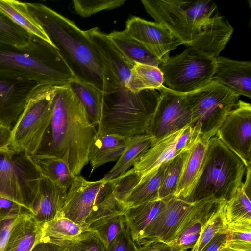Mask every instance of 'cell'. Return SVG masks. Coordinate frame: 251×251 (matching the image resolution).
<instances>
[{"mask_svg":"<svg viewBox=\"0 0 251 251\" xmlns=\"http://www.w3.org/2000/svg\"><path fill=\"white\" fill-rule=\"evenodd\" d=\"M147 12L182 44L216 58L228 43L233 28L218 15L212 0H142Z\"/></svg>","mask_w":251,"mask_h":251,"instance_id":"obj_1","label":"cell"},{"mask_svg":"<svg viewBox=\"0 0 251 251\" xmlns=\"http://www.w3.org/2000/svg\"><path fill=\"white\" fill-rule=\"evenodd\" d=\"M25 4L75 79L95 87L103 94L115 91L116 80L112 70L85 31L43 4Z\"/></svg>","mask_w":251,"mask_h":251,"instance_id":"obj_2","label":"cell"},{"mask_svg":"<svg viewBox=\"0 0 251 251\" xmlns=\"http://www.w3.org/2000/svg\"><path fill=\"white\" fill-rule=\"evenodd\" d=\"M68 83L54 86L52 115L37 155L63 157L74 176L89 163V151L97 133Z\"/></svg>","mask_w":251,"mask_h":251,"instance_id":"obj_3","label":"cell"},{"mask_svg":"<svg viewBox=\"0 0 251 251\" xmlns=\"http://www.w3.org/2000/svg\"><path fill=\"white\" fill-rule=\"evenodd\" d=\"M0 73L25 77L39 85H60L75 78L56 48L32 34L25 46L0 45Z\"/></svg>","mask_w":251,"mask_h":251,"instance_id":"obj_4","label":"cell"},{"mask_svg":"<svg viewBox=\"0 0 251 251\" xmlns=\"http://www.w3.org/2000/svg\"><path fill=\"white\" fill-rule=\"evenodd\" d=\"M246 167L243 162L216 136L209 139L202 173L190 202L213 197L226 201L243 183Z\"/></svg>","mask_w":251,"mask_h":251,"instance_id":"obj_5","label":"cell"},{"mask_svg":"<svg viewBox=\"0 0 251 251\" xmlns=\"http://www.w3.org/2000/svg\"><path fill=\"white\" fill-rule=\"evenodd\" d=\"M160 95L159 91L146 89L131 99L102 101L97 132L126 138L147 133Z\"/></svg>","mask_w":251,"mask_h":251,"instance_id":"obj_6","label":"cell"},{"mask_svg":"<svg viewBox=\"0 0 251 251\" xmlns=\"http://www.w3.org/2000/svg\"><path fill=\"white\" fill-rule=\"evenodd\" d=\"M54 93L51 85H38L30 93L11 129L9 147L14 151L37 154L50 123Z\"/></svg>","mask_w":251,"mask_h":251,"instance_id":"obj_7","label":"cell"},{"mask_svg":"<svg viewBox=\"0 0 251 251\" xmlns=\"http://www.w3.org/2000/svg\"><path fill=\"white\" fill-rule=\"evenodd\" d=\"M185 96L192 112V126L199 130L201 138L206 142L216 135L240 97L213 80Z\"/></svg>","mask_w":251,"mask_h":251,"instance_id":"obj_8","label":"cell"},{"mask_svg":"<svg viewBox=\"0 0 251 251\" xmlns=\"http://www.w3.org/2000/svg\"><path fill=\"white\" fill-rule=\"evenodd\" d=\"M41 174L25 151L10 147L0 153V197L11 200L30 212Z\"/></svg>","mask_w":251,"mask_h":251,"instance_id":"obj_9","label":"cell"},{"mask_svg":"<svg viewBox=\"0 0 251 251\" xmlns=\"http://www.w3.org/2000/svg\"><path fill=\"white\" fill-rule=\"evenodd\" d=\"M216 58L192 47L169 57L159 68L165 87L176 93L186 94L204 86L212 80Z\"/></svg>","mask_w":251,"mask_h":251,"instance_id":"obj_10","label":"cell"},{"mask_svg":"<svg viewBox=\"0 0 251 251\" xmlns=\"http://www.w3.org/2000/svg\"><path fill=\"white\" fill-rule=\"evenodd\" d=\"M112 181H89L78 175L68 189L62 216L79 224L86 221L114 198Z\"/></svg>","mask_w":251,"mask_h":251,"instance_id":"obj_11","label":"cell"},{"mask_svg":"<svg viewBox=\"0 0 251 251\" xmlns=\"http://www.w3.org/2000/svg\"><path fill=\"white\" fill-rule=\"evenodd\" d=\"M158 91L160 98L147 133L153 138V144L192 123L191 110L185 94L164 85Z\"/></svg>","mask_w":251,"mask_h":251,"instance_id":"obj_12","label":"cell"},{"mask_svg":"<svg viewBox=\"0 0 251 251\" xmlns=\"http://www.w3.org/2000/svg\"><path fill=\"white\" fill-rule=\"evenodd\" d=\"M244 163H251V105L239 100L215 135Z\"/></svg>","mask_w":251,"mask_h":251,"instance_id":"obj_13","label":"cell"},{"mask_svg":"<svg viewBox=\"0 0 251 251\" xmlns=\"http://www.w3.org/2000/svg\"><path fill=\"white\" fill-rule=\"evenodd\" d=\"M199 135V130L192 126L171 133L153 144L133 168L142 178L184 151Z\"/></svg>","mask_w":251,"mask_h":251,"instance_id":"obj_14","label":"cell"},{"mask_svg":"<svg viewBox=\"0 0 251 251\" xmlns=\"http://www.w3.org/2000/svg\"><path fill=\"white\" fill-rule=\"evenodd\" d=\"M194 202L172 196L167 200L166 206L145 230L137 247L153 241L169 243L190 215Z\"/></svg>","mask_w":251,"mask_h":251,"instance_id":"obj_15","label":"cell"},{"mask_svg":"<svg viewBox=\"0 0 251 251\" xmlns=\"http://www.w3.org/2000/svg\"><path fill=\"white\" fill-rule=\"evenodd\" d=\"M141 42L162 63L169 58L170 52L182 44L165 26L133 16L126 22L125 30Z\"/></svg>","mask_w":251,"mask_h":251,"instance_id":"obj_16","label":"cell"},{"mask_svg":"<svg viewBox=\"0 0 251 251\" xmlns=\"http://www.w3.org/2000/svg\"><path fill=\"white\" fill-rule=\"evenodd\" d=\"M38 85L25 77L0 73V123L12 129Z\"/></svg>","mask_w":251,"mask_h":251,"instance_id":"obj_17","label":"cell"},{"mask_svg":"<svg viewBox=\"0 0 251 251\" xmlns=\"http://www.w3.org/2000/svg\"><path fill=\"white\" fill-rule=\"evenodd\" d=\"M224 201L209 197L194 201L188 218L169 243L182 251L192 248L209 219Z\"/></svg>","mask_w":251,"mask_h":251,"instance_id":"obj_18","label":"cell"},{"mask_svg":"<svg viewBox=\"0 0 251 251\" xmlns=\"http://www.w3.org/2000/svg\"><path fill=\"white\" fill-rule=\"evenodd\" d=\"M92 42L107 61L116 80L115 91L124 92L129 90L131 71L135 64L126 59L108 38L107 34L98 27L85 31Z\"/></svg>","mask_w":251,"mask_h":251,"instance_id":"obj_19","label":"cell"},{"mask_svg":"<svg viewBox=\"0 0 251 251\" xmlns=\"http://www.w3.org/2000/svg\"><path fill=\"white\" fill-rule=\"evenodd\" d=\"M212 80L239 95L251 98V63L218 56Z\"/></svg>","mask_w":251,"mask_h":251,"instance_id":"obj_20","label":"cell"},{"mask_svg":"<svg viewBox=\"0 0 251 251\" xmlns=\"http://www.w3.org/2000/svg\"><path fill=\"white\" fill-rule=\"evenodd\" d=\"M41 175L38 191L30 209L38 221L44 223L62 216L67 191Z\"/></svg>","mask_w":251,"mask_h":251,"instance_id":"obj_21","label":"cell"},{"mask_svg":"<svg viewBox=\"0 0 251 251\" xmlns=\"http://www.w3.org/2000/svg\"><path fill=\"white\" fill-rule=\"evenodd\" d=\"M41 223L28 210L15 219L4 251H31L40 242Z\"/></svg>","mask_w":251,"mask_h":251,"instance_id":"obj_22","label":"cell"},{"mask_svg":"<svg viewBox=\"0 0 251 251\" xmlns=\"http://www.w3.org/2000/svg\"><path fill=\"white\" fill-rule=\"evenodd\" d=\"M208 142L200 135L193 144L185 162L174 196L187 200L193 192L204 168Z\"/></svg>","mask_w":251,"mask_h":251,"instance_id":"obj_23","label":"cell"},{"mask_svg":"<svg viewBox=\"0 0 251 251\" xmlns=\"http://www.w3.org/2000/svg\"><path fill=\"white\" fill-rule=\"evenodd\" d=\"M128 139L116 134L97 132L89 151L92 171L107 163L117 161L125 150Z\"/></svg>","mask_w":251,"mask_h":251,"instance_id":"obj_24","label":"cell"},{"mask_svg":"<svg viewBox=\"0 0 251 251\" xmlns=\"http://www.w3.org/2000/svg\"><path fill=\"white\" fill-rule=\"evenodd\" d=\"M40 242L68 248L88 230L86 224H79L63 216L41 223Z\"/></svg>","mask_w":251,"mask_h":251,"instance_id":"obj_25","label":"cell"},{"mask_svg":"<svg viewBox=\"0 0 251 251\" xmlns=\"http://www.w3.org/2000/svg\"><path fill=\"white\" fill-rule=\"evenodd\" d=\"M153 143V138L148 133L128 138L123 153L115 165L101 180L110 182L120 176L140 159Z\"/></svg>","mask_w":251,"mask_h":251,"instance_id":"obj_26","label":"cell"},{"mask_svg":"<svg viewBox=\"0 0 251 251\" xmlns=\"http://www.w3.org/2000/svg\"><path fill=\"white\" fill-rule=\"evenodd\" d=\"M167 199H158L126 209L124 213L136 245L142 235L165 208Z\"/></svg>","mask_w":251,"mask_h":251,"instance_id":"obj_27","label":"cell"},{"mask_svg":"<svg viewBox=\"0 0 251 251\" xmlns=\"http://www.w3.org/2000/svg\"><path fill=\"white\" fill-rule=\"evenodd\" d=\"M108 38L129 61L159 67L162 63L141 42L129 35L125 30L114 31L107 34Z\"/></svg>","mask_w":251,"mask_h":251,"instance_id":"obj_28","label":"cell"},{"mask_svg":"<svg viewBox=\"0 0 251 251\" xmlns=\"http://www.w3.org/2000/svg\"><path fill=\"white\" fill-rule=\"evenodd\" d=\"M166 163L143 176L122 204L126 209L146 202L159 199V189Z\"/></svg>","mask_w":251,"mask_h":251,"instance_id":"obj_29","label":"cell"},{"mask_svg":"<svg viewBox=\"0 0 251 251\" xmlns=\"http://www.w3.org/2000/svg\"><path fill=\"white\" fill-rule=\"evenodd\" d=\"M40 174L68 191L75 179L66 157L31 156Z\"/></svg>","mask_w":251,"mask_h":251,"instance_id":"obj_30","label":"cell"},{"mask_svg":"<svg viewBox=\"0 0 251 251\" xmlns=\"http://www.w3.org/2000/svg\"><path fill=\"white\" fill-rule=\"evenodd\" d=\"M82 105L91 123L95 126L100 122L103 93L95 87L75 78L68 83Z\"/></svg>","mask_w":251,"mask_h":251,"instance_id":"obj_31","label":"cell"},{"mask_svg":"<svg viewBox=\"0 0 251 251\" xmlns=\"http://www.w3.org/2000/svg\"><path fill=\"white\" fill-rule=\"evenodd\" d=\"M0 11L30 34L51 44L42 27L27 10L25 2L14 0H0Z\"/></svg>","mask_w":251,"mask_h":251,"instance_id":"obj_32","label":"cell"},{"mask_svg":"<svg viewBox=\"0 0 251 251\" xmlns=\"http://www.w3.org/2000/svg\"><path fill=\"white\" fill-rule=\"evenodd\" d=\"M163 74L159 67L135 64L131 71L129 90L138 93L146 89L158 90L163 86Z\"/></svg>","mask_w":251,"mask_h":251,"instance_id":"obj_33","label":"cell"},{"mask_svg":"<svg viewBox=\"0 0 251 251\" xmlns=\"http://www.w3.org/2000/svg\"><path fill=\"white\" fill-rule=\"evenodd\" d=\"M195 141L184 151L167 162L165 171L159 187V199L164 200L174 196L185 162Z\"/></svg>","mask_w":251,"mask_h":251,"instance_id":"obj_34","label":"cell"},{"mask_svg":"<svg viewBox=\"0 0 251 251\" xmlns=\"http://www.w3.org/2000/svg\"><path fill=\"white\" fill-rule=\"evenodd\" d=\"M251 196L244 189L243 184L235 195L226 201L224 215L228 224L242 221L251 220Z\"/></svg>","mask_w":251,"mask_h":251,"instance_id":"obj_35","label":"cell"},{"mask_svg":"<svg viewBox=\"0 0 251 251\" xmlns=\"http://www.w3.org/2000/svg\"><path fill=\"white\" fill-rule=\"evenodd\" d=\"M124 213H114L97 219L88 225V228L96 232L107 246L125 225L126 219Z\"/></svg>","mask_w":251,"mask_h":251,"instance_id":"obj_36","label":"cell"},{"mask_svg":"<svg viewBox=\"0 0 251 251\" xmlns=\"http://www.w3.org/2000/svg\"><path fill=\"white\" fill-rule=\"evenodd\" d=\"M223 248L231 251H251V220L228 224Z\"/></svg>","mask_w":251,"mask_h":251,"instance_id":"obj_37","label":"cell"},{"mask_svg":"<svg viewBox=\"0 0 251 251\" xmlns=\"http://www.w3.org/2000/svg\"><path fill=\"white\" fill-rule=\"evenodd\" d=\"M31 34L0 11V45H11L18 47L27 45Z\"/></svg>","mask_w":251,"mask_h":251,"instance_id":"obj_38","label":"cell"},{"mask_svg":"<svg viewBox=\"0 0 251 251\" xmlns=\"http://www.w3.org/2000/svg\"><path fill=\"white\" fill-rule=\"evenodd\" d=\"M226 201L222 202L209 219L198 240L189 251H201L218 233L227 228V224L224 215Z\"/></svg>","mask_w":251,"mask_h":251,"instance_id":"obj_39","label":"cell"},{"mask_svg":"<svg viewBox=\"0 0 251 251\" xmlns=\"http://www.w3.org/2000/svg\"><path fill=\"white\" fill-rule=\"evenodd\" d=\"M126 1L125 0H75L72 2V6L77 14L86 18L103 10L121 7Z\"/></svg>","mask_w":251,"mask_h":251,"instance_id":"obj_40","label":"cell"},{"mask_svg":"<svg viewBox=\"0 0 251 251\" xmlns=\"http://www.w3.org/2000/svg\"><path fill=\"white\" fill-rule=\"evenodd\" d=\"M141 179V176L132 168L111 181L114 186L113 195L116 200L122 203Z\"/></svg>","mask_w":251,"mask_h":251,"instance_id":"obj_41","label":"cell"},{"mask_svg":"<svg viewBox=\"0 0 251 251\" xmlns=\"http://www.w3.org/2000/svg\"><path fill=\"white\" fill-rule=\"evenodd\" d=\"M106 247L96 232L88 229L68 249L70 251H106Z\"/></svg>","mask_w":251,"mask_h":251,"instance_id":"obj_42","label":"cell"},{"mask_svg":"<svg viewBox=\"0 0 251 251\" xmlns=\"http://www.w3.org/2000/svg\"><path fill=\"white\" fill-rule=\"evenodd\" d=\"M137 248L126 220L121 231L107 246L106 251H136Z\"/></svg>","mask_w":251,"mask_h":251,"instance_id":"obj_43","label":"cell"},{"mask_svg":"<svg viewBox=\"0 0 251 251\" xmlns=\"http://www.w3.org/2000/svg\"><path fill=\"white\" fill-rule=\"evenodd\" d=\"M25 210H27L11 200L0 197V220L15 218Z\"/></svg>","mask_w":251,"mask_h":251,"instance_id":"obj_44","label":"cell"},{"mask_svg":"<svg viewBox=\"0 0 251 251\" xmlns=\"http://www.w3.org/2000/svg\"><path fill=\"white\" fill-rule=\"evenodd\" d=\"M136 251H182L170 243L153 241L137 247Z\"/></svg>","mask_w":251,"mask_h":251,"instance_id":"obj_45","label":"cell"},{"mask_svg":"<svg viewBox=\"0 0 251 251\" xmlns=\"http://www.w3.org/2000/svg\"><path fill=\"white\" fill-rule=\"evenodd\" d=\"M227 234V227L218 233L201 251H219L224 247Z\"/></svg>","mask_w":251,"mask_h":251,"instance_id":"obj_46","label":"cell"},{"mask_svg":"<svg viewBox=\"0 0 251 251\" xmlns=\"http://www.w3.org/2000/svg\"><path fill=\"white\" fill-rule=\"evenodd\" d=\"M16 217L0 220V251H4L11 228Z\"/></svg>","mask_w":251,"mask_h":251,"instance_id":"obj_47","label":"cell"},{"mask_svg":"<svg viewBox=\"0 0 251 251\" xmlns=\"http://www.w3.org/2000/svg\"><path fill=\"white\" fill-rule=\"evenodd\" d=\"M11 128L0 123V153L9 147Z\"/></svg>","mask_w":251,"mask_h":251,"instance_id":"obj_48","label":"cell"},{"mask_svg":"<svg viewBox=\"0 0 251 251\" xmlns=\"http://www.w3.org/2000/svg\"><path fill=\"white\" fill-rule=\"evenodd\" d=\"M31 251H70L58 245L48 242H40L36 244Z\"/></svg>","mask_w":251,"mask_h":251,"instance_id":"obj_49","label":"cell"},{"mask_svg":"<svg viewBox=\"0 0 251 251\" xmlns=\"http://www.w3.org/2000/svg\"><path fill=\"white\" fill-rule=\"evenodd\" d=\"M245 180L243 183V186L247 193L251 196V166L246 167Z\"/></svg>","mask_w":251,"mask_h":251,"instance_id":"obj_50","label":"cell"},{"mask_svg":"<svg viewBox=\"0 0 251 251\" xmlns=\"http://www.w3.org/2000/svg\"><path fill=\"white\" fill-rule=\"evenodd\" d=\"M219 251H229L226 249L223 248L221 250H220Z\"/></svg>","mask_w":251,"mask_h":251,"instance_id":"obj_51","label":"cell"}]
</instances>
